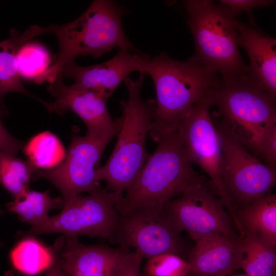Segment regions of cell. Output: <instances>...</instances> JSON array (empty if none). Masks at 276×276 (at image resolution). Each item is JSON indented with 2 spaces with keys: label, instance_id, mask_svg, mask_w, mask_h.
I'll use <instances>...</instances> for the list:
<instances>
[{
  "label": "cell",
  "instance_id": "cell-1",
  "mask_svg": "<svg viewBox=\"0 0 276 276\" xmlns=\"http://www.w3.org/2000/svg\"><path fill=\"white\" fill-rule=\"evenodd\" d=\"M144 74L151 77L156 90L154 118L149 132L156 142L176 132L191 109L212 97L220 77L193 57L182 62L164 52L149 56L142 73Z\"/></svg>",
  "mask_w": 276,
  "mask_h": 276
},
{
  "label": "cell",
  "instance_id": "cell-2",
  "mask_svg": "<svg viewBox=\"0 0 276 276\" xmlns=\"http://www.w3.org/2000/svg\"><path fill=\"white\" fill-rule=\"evenodd\" d=\"M125 13L113 1L95 0L75 20L46 27L57 37L59 49L51 65L34 82H53L64 63L79 56L99 58L115 47L135 49L123 28Z\"/></svg>",
  "mask_w": 276,
  "mask_h": 276
},
{
  "label": "cell",
  "instance_id": "cell-3",
  "mask_svg": "<svg viewBox=\"0 0 276 276\" xmlns=\"http://www.w3.org/2000/svg\"><path fill=\"white\" fill-rule=\"evenodd\" d=\"M126 195L120 200L121 216L164 206L203 179L194 169L177 132L161 139Z\"/></svg>",
  "mask_w": 276,
  "mask_h": 276
},
{
  "label": "cell",
  "instance_id": "cell-4",
  "mask_svg": "<svg viewBox=\"0 0 276 276\" xmlns=\"http://www.w3.org/2000/svg\"><path fill=\"white\" fill-rule=\"evenodd\" d=\"M275 98L247 75L220 76L212 96V106L217 110L211 117L259 159L264 136L276 125Z\"/></svg>",
  "mask_w": 276,
  "mask_h": 276
},
{
  "label": "cell",
  "instance_id": "cell-5",
  "mask_svg": "<svg viewBox=\"0 0 276 276\" xmlns=\"http://www.w3.org/2000/svg\"><path fill=\"white\" fill-rule=\"evenodd\" d=\"M143 75L124 81L128 98L120 103L122 124L113 150L106 163L97 171V178L106 182L108 190L122 193L133 185L150 154L146 148L147 135L153 121L156 102L144 101L140 90Z\"/></svg>",
  "mask_w": 276,
  "mask_h": 276
},
{
  "label": "cell",
  "instance_id": "cell-6",
  "mask_svg": "<svg viewBox=\"0 0 276 276\" xmlns=\"http://www.w3.org/2000/svg\"><path fill=\"white\" fill-rule=\"evenodd\" d=\"M183 6L195 41L193 57L222 77L246 75L248 66L239 52L234 17L211 1H185Z\"/></svg>",
  "mask_w": 276,
  "mask_h": 276
},
{
  "label": "cell",
  "instance_id": "cell-7",
  "mask_svg": "<svg viewBox=\"0 0 276 276\" xmlns=\"http://www.w3.org/2000/svg\"><path fill=\"white\" fill-rule=\"evenodd\" d=\"M123 196L122 193L101 188L86 196L63 198L62 211L32 226L28 234L61 233L70 237L85 235L110 239L119 225L117 205Z\"/></svg>",
  "mask_w": 276,
  "mask_h": 276
},
{
  "label": "cell",
  "instance_id": "cell-8",
  "mask_svg": "<svg viewBox=\"0 0 276 276\" xmlns=\"http://www.w3.org/2000/svg\"><path fill=\"white\" fill-rule=\"evenodd\" d=\"M213 122L220 139L223 186L233 205L238 203L244 208L270 193L275 185L276 168L262 163L222 125Z\"/></svg>",
  "mask_w": 276,
  "mask_h": 276
},
{
  "label": "cell",
  "instance_id": "cell-9",
  "mask_svg": "<svg viewBox=\"0 0 276 276\" xmlns=\"http://www.w3.org/2000/svg\"><path fill=\"white\" fill-rule=\"evenodd\" d=\"M121 124V117L115 128L101 135L82 136L73 133L63 161L53 168L38 169L32 179L49 181L60 191L63 199L101 188L97 171L105 149L118 135Z\"/></svg>",
  "mask_w": 276,
  "mask_h": 276
},
{
  "label": "cell",
  "instance_id": "cell-10",
  "mask_svg": "<svg viewBox=\"0 0 276 276\" xmlns=\"http://www.w3.org/2000/svg\"><path fill=\"white\" fill-rule=\"evenodd\" d=\"M212 98L196 105L181 122L177 130L192 163L198 166L211 179L217 196L227 208L236 228H241L236 208L228 196L220 175V139L210 112Z\"/></svg>",
  "mask_w": 276,
  "mask_h": 276
},
{
  "label": "cell",
  "instance_id": "cell-11",
  "mask_svg": "<svg viewBox=\"0 0 276 276\" xmlns=\"http://www.w3.org/2000/svg\"><path fill=\"white\" fill-rule=\"evenodd\" d=\"M179 234L165 206H156L120 215L110 239L149 259L165 254L180 256L185 245Z\"/></svg>",
  "mask_w": 276,
  "mask_h": 276
},
{
  "label": "cell",
  "instance_id": "cell-12",
  "mask_svg": "<svg viewBox=\"0 0 276 276\" xmlns=\"http://www.w3.org/2000/svg\"><path fill=\"white\" fill-rule=\"evenodd\" d=\"M164 206L177 231H187L195 241L217 234L240 238L213 186L203 180Z\"/></svg>",
  "mask_w": 276,
  "mask_h": 276
},
{
  "label": "cell",
  "instance_id": "cell-13",
  "mask_svg": "<svg viewBox=\"0 0 276 276\" xmlns=\"http://www.w3.org/2000/svg\"><path fill=\"white\" fill-rule=\"evenodd\" d=\"M148 57L136 49L121 48L113 57L103 63L81 66L74 60H70L60 72L62 77L75 80L72 87L99 93L108 100L130 74L139 72L142 74Z\"/></svg>",
  "mask_w": 276,
  "mask_h": 276
},
{
  "label": "cell",
  "instance_id": "cell-14",
  "mask_svg": "<svg viewBox=\"0 0 276 276\" xmlns=\"http://www.w3.org/2000/svg\"><path fill=\"white\" fill-rule=\"evenodd\" d=\"M48 91L55 101L43 104L50 113L62 115L67 110L77 114L85 124L86 135L99 136L112 130L118 124L120 118L113 120L107 108V99L101 94L87 90L75 88L64 84L59 71Z\"/></svg>",
  "mask_w": 276,
  "mask_h": 276
},
{
  "label": "cell",
  "instance_id": "cell-15",
  "mask_svg": "<svg viewBox=\"0 0 276 276\" xmlns=\"http://www.w3.org/2000/svg\"><path fill=\"white\" fill-rule=\"evenodd\" d=\"M66 276H116L128 248L87 245L76 237H62L52 248Z\"/></svg>",
  "mask_w": 276,
  "mask_h": 276
},
{
  "label": "cell",
  "instance_id": "cell-16",
  "mask_svg": "<svg viewBox=\"0 0 276 276\" xmlns=\"http://www.w3.org/2000/svg\"><path fill=\"white\" fill-rule=\"evenodd\" d=\"M239 45L249 58L247 76L256 86L276 97V39L262 34L237 19Z\"/></svg>",
  "mask_w": 276,
  "mask_h": 276
},
{
  "label": "cell",
  "instance_id": "cell-17",
  "mask_svg": "<svg viewBox=\"0 0 276 276\" xmlns=\"http://www.w3.org/2000/svg\"><path fill=\"white\" fill-rule=\"evenodd\" d=\"M240 238L217 234L196 240L188 262L187 276H229L240 269Z\"/></svg>",
  "mask_w": 276,
  "mask_h": 276
},
{
  "label": "cell",
  "instance_id": "cell-18",
  "mask_svg": "<svg viewBox=\"0 0 276 276\" xmlns=\"http://www.w3.org/2000/svg\"><path fill=\"white\" fill-rule=\"evenodd\" d=\"M47 33L46 27L32 25L23 34L12 29L9 37L0 41V104L3 112L6 108L3 98L9 93L16 92L38 101L42 104L45 103L38 97L28 91L20 81L16 60V53L18 48L30 39Z\"/></svg>",
  "mask_w": 276,
  "mask_h": 276
},
{
  "label": "cell",
  "instance_id": "cell-19",
  "mask_svg": "<svg viewBox=\"0 0 276 276\" xmlns=\"http://www.w3.org/2000/svg\"><path fill=\"white\" fill-rule=\"evenodd\" d=\"M240 268L249 276H276L275 246L260 236L246 233L239 240Z\"/></svg>",
  "mask_w": 276,
  "mask_h": 276
},
{
  "label": "cell",
  "instance_id": "cell-20",
  "mask_svg": "<svg viewBox=\"0 0 276 276\" xmlns=\"http://www.w3.org/2000/svg\"><path fill=\"white\" fill-rule=\"evenodd\" d=\"M244 233L256 234L276 246V196L271 193L237 214Z\"/></svg>",
  "mask_w": 276,
  "mask_h": 276
},
{
  "label": "cell",
  "instance_id": "cell-21",
  "mask_svg": "<svg viewBox=\"0 0 276 276\" xmlns=\"http://www.w3.org/2000/svg\"><path fill=\"white\" fill-rule=\"evenodd\" d=\"M10 258L16 269L28 275H35L48 269L54 263L55 256L52 248L29 238L14 246L10 252Z\"/></svg>",
  "mask_w": 276,
  "mask_h": 276
},
{
  "label": "cell",
  "instance_id": "cell-22",
  "mask_svg": "<svg viewBox=\"0 0 276 276\" xmlns=\"http://www.w3.org/2000/svg\"><path fill=\"white\" fill-rule=\"evenodd\" d=\"M62 197H51L49 190L40 192L36 191H27L20 196L7 204V209L10 212L17 214L20 219L35 226L43 223L48 217L49 211L63 206Z\"/></svg>",
  "mask_w": 276,
  "mask_h": 276
},
{
  "label": "cell",
  "instance_id": "cell-23",
  "mask_svg": "<svg viewBox=\"0 0 276 276\" xmlns=\"http://www.w3.org/2000/svg\"><path fill=\"white\" fill-rule=\"evenodd\" d=\"M23 149L28 162L38 169H49L57 166L66 155L61 141L48 131L33 136Z\"/></svg>",
  "mask_w": 276,
  "mask_h": 276
},
{
  "label": "cell",
  "instance_id": "cell-24",
  "mask_svg": "<svg viewBox=\"0 0 276 276\" xmlns=\"http://www.w3.org/2000/svg\"><path fill=\"white\" fill-rule=\"evenodd\" d=\"M37 169L28 161L0 152V184L13 198L30 189V180Z\"/></svg>",
  "mask_w": 276,
  "mask_h": 276
},
{
  "label": "cell",
  "instance_id": "cell-25",
  "mask_svg": "<svg viewBox=\"0 0 276 276\" xmlns=\"http://www.w3.org/2000/svg\"><path fill=\"white\" fill-rule=\"evenodd\" d=\"M19 76L27 79H36L49 67L50 57L48 51L41 44L26 42L16 53Z\"/></svg>",
  "mask_w": 276,
  "mask_h": 276
},
{
  "label": "cell",
  "instance_id": "cell-26",
  "mask_svg": "<svg viewBox=\"0 0 276 276\" xmlns=\"http://www.w3.org/2000/svg\"><path fill=\"white\" fill-rule=\"evenodd\" d=\"M189 271V263L172 254H162L148 259L144 268L146 276H187Z\"/></svg>",
  "mask_w": 276,
  "mask_h": 276
},
{
  "label": "cell",
  "instance_id": "cell-27",
  "mask_svg": "<svg viewBox=\"0 0 276 276\" xmlns=\"http://www.w3.org/2000/svg\"><path fill=\"white\" fill-rule=\"evenodd\" d=\"M219 2L220 5L233 17L242 12H247L253 25H255L252 14L254 8L267 6L273 2L269 0H221Z\"/></svg>",
  "mask_w": 276,
  "mask_h": 276
},
{
  "label": "cell",
  "instance_id": "cell-28",
  "mask_svg": "<svg viewBox=\"0 0 276 276\" xmlns=\"http://www.w3.org/2000/svg\"><path fill=\"white\" fill-rule=\"evenodd\" d=\"M259 159L268 166L276 168V125L270 127L264 136Z\"/></svg>",
  "mask_w": 276,
  "mask_h": 276
},
{
  "label": "cell",
  "instance_id": "cell-29",
  "mask_svg": "<svg viewBox=\"0 0 276 276\" xmlns=\"http://www.w3.org/2000/svg\"><path fill=\"white\" fill-rule=\"evenodd\" d=\"M143 257L136 251H129L124 256L116 276H141Z\"/></svg>",
  "mask_w": 276,
  "mask_h": 276
},
{
  "label": "cell",
  "instance_id": "cell-30",
  "mask_svg": "<svg viewBox=\"0 0 276 276\" xmlns=\"http://www.w3.org/2000/svg\"><path fill=\"white\" fill-rule=\"evenodd\" d=\"M2 115L0 111V152L15 155L23 149L24 143L13 137L7 130L2 122Z\"/></svg>",
  "mask_w": 276,
  "mask_h": 276
},
{
  "label": "cell",
  "instance_id": "cell-31",
  "mask_svg": "<svg viewBox=\"0 0 276 276\" xmlns=\"http://www.w3.org/2000/svg\"><path fill=\"white\" fill-rule=\"evenodd\" d=\"M45 276H66L60 267L56 257L54 263L48 269Z\"/></svg>",
  "mask_w": 276,
  "mask_h": 276
},
{
  "label": "cell",
  "instance_id": "cell-32",
  "mask_svg": "<svg viewBox=\"0 0 276 276\" xmlns=\"http://www.w3.org/2000/svg\"><path fill=\"white\" fill-rule=\"evenodd\" d=\"M4 276H14V275L11 271H8L5 274Z\"/></svg>",
  "mask_w": 276,
  "mask_h": 276
},
{
  "label": "cell",
  "instance_id": "cell-33",
  "mask_svg": "<svg viewBox=\"0 0 276 276\" xmlns=\"http://www.w3.org/2000/svg\"><path fill=\"white\" fill-rule=\"evenodd\" d=\"M6 213V211H5V210H4L0 209V217H1L2 215Z\"/></svg>",
  "mask_w": 276,
  "mask_h": 276
},
{
  "label": "cell",
  "instance_id": "cell-34",
  "mask_svg": "<svg viewBox=\"0 0 276 276\" xmlns=\"http://www.w3.org/2000/svg\"><path fill=\"white\" fill-rule=\"evenodd\" d=\"M232 276H249V275H248L246 274H235V275H233Z\"/></svg>",
  "mask_w": 276,
  "mask_h": 276
},
{
  "label": "cell",
  "instance_id": "cell-35",
  "mask_svg": "<svg viewBox=\"0 0 276 276\" xmlns=\"http://www.w3.org/2000/svg\"><path fill=\"white\" fill-rule=\"evenodd\" d=\"M0 111L2 112V113H4V112L3 111L2 109V108H1V104H0Z\"/></svg>",
  "mask_w": 276,
  "mask_h": 276
},
{
  "label": "cell",
  "instance_id": "cell-36",
  "mask_svg": "<svg viewBox=\"0 0 276 276\" xmlns=\"http://www.w3.org/2000/svg\"><path fill=\"white\" fill-rule=\"evenodd\" d=\"M2 245V244L1 243V242L0 241V246H1Z\"/></svg>",
  "mask_w": 276,
  "mask_h": 276
}]
</instances>
